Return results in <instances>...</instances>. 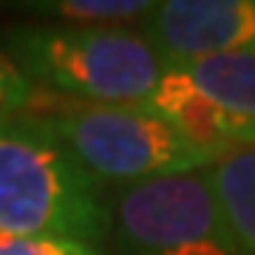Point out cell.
Wrapping results in <instances>:
<instances>
[{
  "label": "cell",
  "instance_id": "6da1fadb",
  "mask_svg": "<svg viewBox=\"0 0 255 255\" xmlns=\"http://www.w3.org/2000/svg\"><path fill=\"white\" fill-rule=\"evenodd\" d=\"M0 48L43 94L85 105H147L164 77L139 26H11Z\"/></svg>",
  "mask_w": 255,
  "mask_h": 255
},
{
  "label": "cell",
  "instance_id": "7a4b0ae2",
  "mask_svg": "<svg viewBox=\"0 0 255 255\" xmlns=\"http://www.w3.org/2000/svg\"><path fill=\"white\" fill-rule=\"evenodd\" d=\"M0 238L108 247L105 193L31 114L0 128Z\"/></svg>",
  "mask_w": 255,
  "mask_h": 255
},
{
  "label": "cell",
  "instance_id": "3957f363",
  "mask_svg": "<svg viewBox=\"0 0 255 255\" xmlns=\"http://www.w3.org/2000/svg\"><path fill=\"white\" fill-rule=\"evenodd\" d=\"M31 117L63 142L102 193L204 170L224 156L184 136L147 105H85L40 94Z\"/></svg>",
  "mask_w": 255,
  "mask_h": 255
},
{
  "label": "cell",
  "instance_id": "277c9868",
  "mask_svg": "<svg viewBox=\"0 0 255 255\" xmlns=\"http://www.w3.org/2000/svg\"><path fill=\"white\" fill-rule=\"evenodd\" d=\"M114 255H241L207 167L105 190Z\"/></svg>",
  "mask_w": 255,
  "mask_h": 255
},
{
  "label": "cell",
  "instance_id": "5b68a950",
  "mask_svg": "<svg viewBox=\"0 0 255 255\" xmlns=\"http://www.w3.org/2000/svg\"><path fill=\"white\" fill-rule=\"evenodd\" d=\"M147 108L210 150L255 145V54L167 65Z\"/></svg>",
  "mask_w": 255,
  "mask_h": 255
},
{
  "label": "cell",
  "instance_id": "8992f818",
  "mask_svg": "<svg viewBox=\"0 0 255 255\" xmlns=\"http://www.w3.org/2000/svg\"><path fill=\"white\" fill-rule=\"evenodd\" d=\"M139 31L164 68L204 57L255 54V0H156Z\"/></svg>",
  "mask_w": 255,
  "mask_h": 255
},
{
  "label": "cell",
  "instance_id": "52a82bcc",
  "mask_svg": "<svg viewBox=\"0 0 255 255\" xmlns=\"http://www.w3.org/2000/svg\"><path fill=\"white\" fill-rule=\"evenodd\" d=\"M207 179L241 255H255V145L219 156Z\"/></svg>",
  "mask_w": 255,
  "mask_h": 255
},
{
  "label": "cell",
  "instance_id": "ba28073f",
  "mask_svg": "<svg viewBox=\"0 0 255 255\" xmlns=\"http://www.w3.org/2000/svg\"><path fill=\"white\" fill-rule=\"evenodd\" d=\"M20 9L71 26H133L150 14L153 0H37Z\"/></svg>",
  "mask_w": 255,
  "mask_h": 255
},
{
  "label": "cell",
  "instance_id": "9c48e42d",
  "mask_svg": "<svg viewBox=\"0 0 255 255\" xmlns=\"http://www.w3.org/2000/svg\"><path fill=\"white\" fill-rule=\"evenodd\" d=\"M40 88L0 48V128L26 117L40 102Z\"/></svg>",
  "mask_w": 255,
  "mask_h": 255
},
{
  "label": "cell",
  "instance_id": "30bf717a",
  "mask_svg": "<svg viewBox=\"0 0 255 255\" xmlns=\"http://www.w3.org/2000/svg\"><path fill=\"white\" fill-rule=\"evenodd\" d=\"M0 255H108L74 238H0Z\"/></svg>",
  "mask_w": 255,
  "mask_h": 255
}]
</instances>
